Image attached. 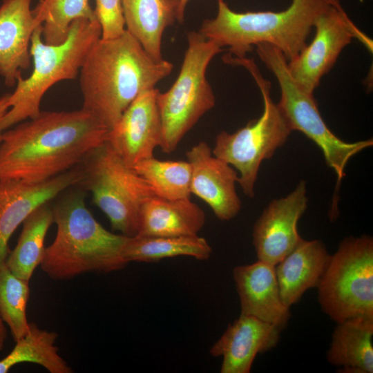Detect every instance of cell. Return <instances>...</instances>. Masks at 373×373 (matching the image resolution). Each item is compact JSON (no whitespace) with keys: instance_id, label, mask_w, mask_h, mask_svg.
Listing matches in <instances>:
<instances>
[{"instance_id":"cell-22","label":"cell","mask_w":373,"mask_h":373,"mask_svg":"<svg viewBox=\"0 0 373 373\" xmlns=\"http://www.w3.org/2000/svg\"><path fill=\"white\" fill-rule=\"evenodd\" d=\"M336 323L327 361L343 373H372L373 318L356 317Z\"/></svg>"},{"instance_id":"cell-12","label":"cell","mask_w":373,"mask_h":373,"mask_svg":"<svg viewBox=\"0 0 373 373\" xmlns=\"http://www.w3.org/2000/svg\"><path fill=\"white\" fill-rule=\"evenodd\" d=\"M307 207L303 180L287 195L269 204L253 229V245L258 260L275 266L293 250L302 239L298 222Z\"/></svg>"},{"instance_id":"cell-11","label":"cell","mask_w":373,"mask_h":373,"mask_svg":"<svg viewBox=\"0 0 373 373\" xmlns=\"http://www.w3.org/2000/svg\"><path fill=\"white\" fill-rule=\"evenodd\" d=\"M314 28L316 33L311 43L287 62L289 71L298 87L310 94L353 38L370 46L369 38L350 19L339 0H333L317 17Z\"/></svg>"},{"instance_id":"cell-15","label":"cell","mask_w":373,"mask_h":373,"mask_svg":"<svg viewBox=\"0 0 373 373\" xmlns=\"http://www.w3.org/2000/svg\"><path fill=\"white\" fill-rule=\"evenodd\" d=\"M191 169V193L202 200L220 220L233 219L241 202L236 191V171L216 157L205 142H200L186 153Z\"/></svg>"},{"instance_id":"cell-8","label":"cell","mask_w":373,"mask_h":373,"mask_svg":"<svg viewBox=\"0 0 373 373\" xmlns=\"http://www.w3.org/2000/svg\"><path fill=\"white\" fill-rule=\"evenodd\" d=\"M76 186L92 194L95 204L121 234H137L142 204L154 193L149 184L128 166L107 141L93 149L76 166Z\"/></svg>"},{"instance_id":"cell-9","label":"cell","mask_w":373,"mask_h":373,"mask_svg":"<svg viewBox=\"0 0 373 373\" xmlns=\"http://www.w3.org/2000/svg\"><path fill=\"white\" fill-rule=\"evenodd\" d=\"M316 288L321 307L332 321L373 318V238H345Z\"/></svg>"},{"instance_id":"cell-13","label":"cell","mask_w":373,"mask_h":373,"mask_svg":"<svg viewBox=\"0 0 373 373\" xmlns=\"http://www.w3.org/2000/svg\"><path fill=\"white\" fill-rule=\"evenodd\" d=\"M160 90L142 92L108 131L106 141L131 168L153 157L162 140V122L157 103Z\"/></svg>"},{"instance_id":"cell-20","label":"cell","mask_w":373,"mask_h":373,"mask_svg":"<svg viewBox=\"0 0 373 373\" xmlns=\"http://www.w3.org/2000/svg\"><path fill=\"white\" fill-rule=\"evenodd\" d=\"M205 220L204 211L190 198L168 200L154 195L142 206L137 235L195 236Z\"/></svg>"},{"instance_id":"cell-16","label":"cell","mask_w":373,"mask_h":373,"mask_svg":"<svg viewBox=\"0 0 373 373\" xmlns=\"http://www.w3.org/2000/svg\"><path fill=\"white\" fill-rule=\"evenodd\" d=\"M281 329L252 316L240 314L211 346L209 352L222 356L221 373H249L258 354L274 348Z\"/></svg>"},{"instance_id":"cell-2","label":"cell","mask_w":373,"mask_h":373,"mask_svg":"<svg viewBox=\"0 0 373 373\" xmlns=\"http://www.w3.org/2000/svg\"><path fill=\"white\" fill-rule=\"evenodd\" d=\"M173 68L169 61L154 59L126 30L114 39L100 38L79 70L82 108L111 130L132 102Z\"/></svg>"},{"instance_id":"cell-23","label":"cell","mask_w":373,"mask_h":373,"mask_svg":"<svg viewBox=\"0 0 373 373\" xmlns=\"http://www.w3.org/2000/svg\"><path fill=\"white\" fill-rule=\"evenodd\" d=\"M52 223L53 215L49 203L37 208L23 222L17 245L6 260L15 275L30 281L44 257L45 238Z\"/></svg>"},{"instance_id":"cell-26","label":"cell","mask_w":373,"mask_h":373,"mask_svg":"<svg viewBox=\"0 0 373 373\" xmlns=\"http://www.w3.org/2000/svg\"><path fill=\"white\" fill-rule=\"evenodd\" d=\"M32 15L36 27L41 26L43 41L52 45L66 39L74 21L97 19L89 0H39Z\"/></svg>"},{"instance_id":"cell-30","label":"cell","mask_w":373,"mask_h":373,"mask_svg":"<svg viewBox=\"0 0 373 373\" xmlns=\"http://www.w3.org/2000/svg\"><path fill=\"white\" fill-rule=\"evenodd\" d=\"M10 94L7 93L0 97V122L10 108L8 103ZM1 141V136L0 134V142Z\"/></svg>"},{"instance_id":"cell-14","label":"cell","mask_w":373,"mask_h":373,"mask_svg":"<svg viewBox=\"0 0 373 373\" xmlns=\"http://www.w3.org/2000/svg\"><path fill=\"white\" fill-rule=\"evenodd\" d=\"M79 179L76 167L37 183L0 179V265L6 260L9 240L17 227L37 208L77 186Z\"/></svg>"},{"instance_id":"cell-21","label":"cell","mask_w":373,"mask_h":373,"mask_svg":"<svg viewBox=\"0 0 373 373\" xmlns=\"http://www.w3.org/2000/svg\"><path fill=\"white\" fill-rule=\"evenodd\" d=\"M126 30L155 60L161 61L165 29L177 21L180 0H122Z\"/></svg>"},{"instance_id":"cell-17","label":"cell","mask_w":373,"mask_h":373,"mask_svg":"<svg viewBox=\"0 0 373 373\" xmlns=\"http://www.w3.org/2000/svg\"><path fill=\"white\" fill-rule=\"evenodd\" d=\"M240 303V314L254 316L280 329L287 325L289 307L280 296L275 266L258 260L232 271Z\"/></svg>"},{"instance_id":"cell-5","label":"cell","mask_w":373,"mask_h":373,"mask_svg":"<svg viewBox=\"0 0 373 373\" xmlns=\"http://www.w3.org/2000/svg\"><path fill=\"white\" fill-rule=\"evenodd\" d=\"M41 35V26H37L30 46L32 71L28 77L19 79L10 94V108L0 122V134L37 116L44 95L56 83L77 77L89 51L101 38V28L97 19H77L66 39L56 45L46 44Z\"/></svg>"},{"instance_id":"cell-28","label":"cell","mask_w":373,"mask_h":373,"mask_svg":"<svg viewBox=\"0 0 373 373\" xmlns=\"http://www.w3.org/2000/svg\"><path fill=\"white\" fill-rule=\"evenodd\" d=\"M29 282L15 275L6 262L0 265V314L15 341L24 336L30 327L26 314Z\"/></svg>"},{"instance_id":"cell-10","label":"cell","mask_w":373,"mask_h":373,"mask_svg":"<svg viewBox=\"0 0 373 373\" xmlns=\"http://www.w3.org/2000/svg\"><path fill=\"white\" fill-rule=\"evenodd\" d=\"M256 46L258 57L277 79L280 90L277 104L291 130L303 133L321 149L326 164L334 171L339 184L349 160L372 146V139L346 142L335 135L321 117L313 94L302 90L291 77L281 51L267 43Z\"/></svg>"},{"instance_id":"cell-32","label":"cell","mask_w":373,"mask_h":373,"mask_svg":"<svg viewBox=\"0 0 373 373\" xmlns=\"http://www.w3.org/2000/svg\"><path fill=\"white\" fill-rule=\"evenodd\" d=\"M189 0H180V5L178 8V18L177 21L182 23L184 19V12L186 10V5Z\"/></svg>"},{"instance_id":"cell-19","label":"cell","mask_w":373,"mask_h":373,"mask_svg":"<svg viewBox=\"0 0 373 373\" xmlns=\"http://www.w3.org/2000/svg\"><path fill=\"white\" fill-rule=\"evenodd\" d=\"M320 240L301 239L293 250L275 265L281 298L290 308L309 289L317 287L330 258Z\"/></svg>"},{"instance_id":"cell-3","label":"cell","mask_w":373,"mask_h":373,"mask_svg":"<svg viewBox=\"0 0 373 373\" xmlns=\"http://www.w3.org/2000/svg\"><path fill=\"white\" fill-rule=\"evenodd\" d=\"M51 205L56 225L40 267L50 278L69 280L86 273L107 274L124 269L129 236L106 229L86 205L85 191L75 186Z\"/></svg>"},{"instance_id":"cell-25","label":"cell","mask_w":373,"mask_h":373,"mask_svg":"<svg viewBox=\"0 0 373 373\" xmlns=\"http://www.w3.org/2000/svg\"><path fill=\"white\" fill-rule=\"evenodd\" d=\"M58 334L30 323L28 332L15 341L12 351L0 360V373L15 365L32 363L44 367L50 373H71L73 369L59 353L55 343Z\"/></svg>"},{"instance_id":"cell-31","label":"cell","mask_w":373,"mask_h":373,"mask_svg":"<svg viewBox=\"0 0 373 373\" xmlns=\"http://www.w3.org/2000/svg\"><path fill=\"white\" fill-rule=\"evenodd\" d=\"M6 337L7 329L0 314V352L4 349Z\"/></svg>"},{"instance_id":"cell-24","label":"cell","mask_w":373,"mask_h":373,"mask_svg":"<svg viewBox=\"0 0 373 373\" xmlns=\"http://www.w3.org/2000/svg\"><path fill=\"white\" fill-rule=\"evenodd\" d=\"M212 248L205 238L195 236H129L124 249L128 262H155L164 258L190 256L199 260H208Z\"/></svg>"},{"instance_id":"cell-1","label":"cell","mask_w":373,"mask_h":373,"mask_svg":"<svg viewBox=\"0 0 373 373\" xmlns=\"http://www.w3.org/2000/svg\"><path fill=\"white\" fill-rule=\"evenodd\" d=\"M109 130L86 110L41 111L1 133L0 179L44 182L75 168Z\"/></svg>"},{"instance_id":"cell-18","label":"cell","mask_w":373,"mask_h":373,"mask_svg":"<svg viewBox=\"0 0 373 373\" xmlns=\"http://www.w3.org/2000/svg\"><path fill=\"white\" fill-rule=\"evenodd\" d=\"M32 0H2L0 6V75L8 87L16 86L30 67L32 33L37 28Z\"/></svg>"},{"instance_id":"cell-6","label":"cell","mask_w":373,"mask_h":373,"mask_svg":"<svg viewBox=\"0 0 373 373\" xmlns=\"http://www.w3.org/2000/svg\"><path fill=\"white\" fill-rule=\"evenodd\" d=\"M225 63L245 67L257 84L263 99L260 117L249 121L233 133L218 134L212 153L238 171V184L249 198L254 196V186L262 162L271 158L287 140L292 131L277 104L271 97V84L261 75L253 59L224 57Z\"/></svg>"},{"instance_id":"cell-27","label":"cell","mask_w":373,"mask_h":373,"mask_svg":"<svg viewBox=\"0 0 373 373\" xmlns=\"http://www.w3.org/2000/svg\"><path fill=\"white\" fill-rule=\"evenodd\" d=\"M133 169L152 189L155 195L168 199L190 198V164L183 160H160L152 157Z\"/></svg>"},{"instance_id":"cell-29","label":"cell","mask_w":373,"mask_h":373,"mask_svg":"<svg viewBox=\"0 0 373 373\" xmlns=\"http://www.w3.org/2000/svg\"><path fill=\"white\" fill-rule=\"evenodd\" d=\"M94 12L100 25L102 39H114L125 32L122 0H95Z\"/></svg>"},{"instance_id":"cell-4","label":"cell","mask_w":373,"mask_h":373,"mask_svg":"<svg viewBox=\"0 0 373 373\" xmlns=\"http://www.w3.org/2000/svg\"><path fill=\"white\" fill-rule=\"evenodd\" d=\"M333 0H292L279 12H238L223 0H218V12L205 19L199 32L222 48L227 55L244 58L254 46L267 43L278 48L287 61L294 59L307 46V39L317 17Z\"/></svg>"},{"instance_id":"cell-7","label":"cell","mask_w":373,"mask_h":373,"mask_svg":"<svg viewBox=\"0 0 373 373\" xmlns=\"http://www.w3.org/2000/svg\"><path fill=\"white\" fill-rule=\"evenodd\" d=\"M188 47L178 76L165 93L160 91L157 103L162 122L160 149L173 152L184 136L216 104L207 77L211 59L223 49L199 32L187 33Z\"/></svg>"}]
</instances>
